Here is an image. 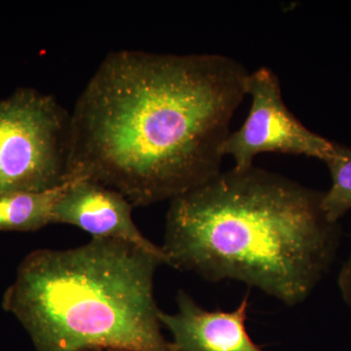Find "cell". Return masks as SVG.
<instances>
[{
  "mask_svg": "<svg viewBox=\"0 0 351 351\" xmlns=\"http://www.w3.org/2000/svg\"><path fill=\"white\" fill-rule=\"evenodd\" d=\"M248 75L219 54L110 53L71 113L69 179L104 184L134 207L210 181Z\"/></svg>",
  "mask_w": 351,
  "mask_h": 351,
  "instance_id": "6da1fadb",
  "label": "cell"
},
{
  "mask_svg": "<svg viewBox=\"0 0 351 351\" xmlns=\"http://www.w3.org/2000/svg\"><path fill=\"white\" fill-rule=\"evenodd\" d=\"M323 191L252 165L221 172L170 201L162 249L170 267L239 281L287 306L326 276L341 240Z\"/></svg>",
  "mask_w": 351,
  "mask_h": 351,
  "instance_id": "7a4b0ae2",
  "label": "cell"
},
{
  "mask_svg": "<svg viewBox=\"0 0 351 351\" xmlns=\"http://www.w3.org/2000/svg\"><path fill=\"white\" fill-rule=\"evenodd\" d=\"M161 265L117 240L38 249L20 263L2 307L19 320L36 351H175L154 299Z\"/></svg>",
  "mask_w": 351,
  "mask_h": 351,
  "instance_id": "3957f363",
  "label": "cell"
},
{
  "mask_svg": "<svg viewBox=\"0 0 351 351\" xmlns=\"http://www.w3.org/2000/svg\"><path fill=\"white\" fill-rule=\"evenodd\" d=\"M71 113L51 95L20 88L0 99V193L69 181Z\"/></svg>",
  "mask_w": 351,
  "mask_h": 351,
  "instance_id": "277c9868",
  "label": "cell"
},
{
  "mask_svg": "<svg viewBox=\"0 0 351 351\" xmlns=\"http://www.w3.org/2000/svg\"><path fill=\"white\" fill-rule=\"evenodd\" d=\"M247 95L252 105L244 123L230 132L223 145V156L234 159V168L254 165L261 154L279 152L314 157L326 161L336 143L309 130L284 103L278 76L269 68L249 73Z\"/></svg>",
  "mask_w": 351,
  "mask_h": 351,
  "instance_id": "5b68a950",
  "label": "cell"
},
{
  "mask_svg": "<svg viewBox=\"0 0 351 351\" xmlns=\"http://www.w3.org/2000/svg\"><path fill=\"white\" fill-rule=\"evenodd\" d=\"M133 204L114 189L86 179H73L58 201L53 223L75 226L93 239L133 245L169 265L162 247L143 235L132 218Z\"/></svg>",
  "mask_w": 351,
  "mask_h": 351,
  "instance_id": "8992f818",
  "label": "cell"
},
{
  "mask_svg": "<svg viewBox=\"0 0 351 351\" xmlns=\"http://www.w3.org/2000/svg\"><path fill=\"white\" fill-rule=\"evenodd\" d=\"M177 313L160 311L159 320L172 335L175 351H263L246 329L249 295L232 311H206L184 290Z\"/></svg>",
  "mask_w": 351,
  "mask_h": 351,
  "instance_id": "52a82bcc",
  "label": "cell"
},
{
  "mask_svg": "<svg viewBox=\"0 0 351 351\" xmlns=\"http://www.w3.org/2000/svg\"><path fill=\"white\" fill-rule=\"evenodd\" d=\"M71 182L43 191L0 193V232H36L53 223L54 208Z\"/></svg>",
  "mask_w": 351,
  "mask_h": 351,
  "instance_id": "ba28073f",
  "label": "cell"
},
{
  "mask_svg": "<svg viewBox=\"0 0 351 351\" xmlns=\"http://www.w3.org/2000/svg\"><path fill=\"white\" fill-rule=\"evenodd\" d=\"M332 177V186L323 191L322 209L331 223L351 209V147L337 144L331 156L325 161Z\"/></svg>",
  "mask_w": 351,
  "mask_h": 351,
  "instance_id": "9c48e42d",
  "label": "cell"
},
{
  "mask_svg": "<svg viewBox=\"0 0 351 351\" xmlns=\"http://www.w3.org/2000/svg\"><path fill=\"white\" fill-rule=\"evenodd\" d=\"M338 285L343 301L351 309V254L339 271Z\"/></svg>",
  "mask_w": 351,
  "mask_h": 351,
  "instance_id": "30bf717a",
  "label": "cell"
},
{
  "mask_svg": "<svg viewBox=\"0 0 351 351\" xmlns=\"http://www.w3.org/2000/svg\"><path fill=\"white\" fill-rule=\"evenodd\" d=\"M99 351H125V350H99Z\"/></svg>",
  "mask_w": 351,
  "mask_h": 351,
  "instance_id": "8fae6325",
  "label": "cell"
}]
</instances>
